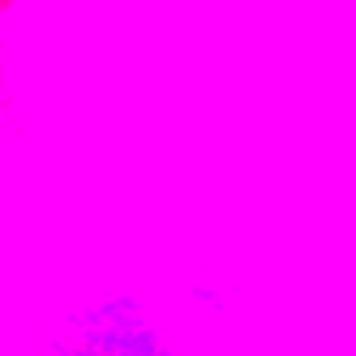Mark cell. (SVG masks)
Wrapping results in <instances>:
<instances>
[{
	"mask_svg": "<svg viewBox=\"0 0 356 356\" xmlns=\"http://www.w3.org/2000/svg\"><path fill=\"white\" fill-rule=\"evenodd\" d=\"M47 356H176L163 322L134 292H108L78 305Z\"/></svg>",
	"mask_w": 356,
	"mask_h": 356,
	"instance_id": "cell-1",
	"label": "cell"
}]
</instances>
